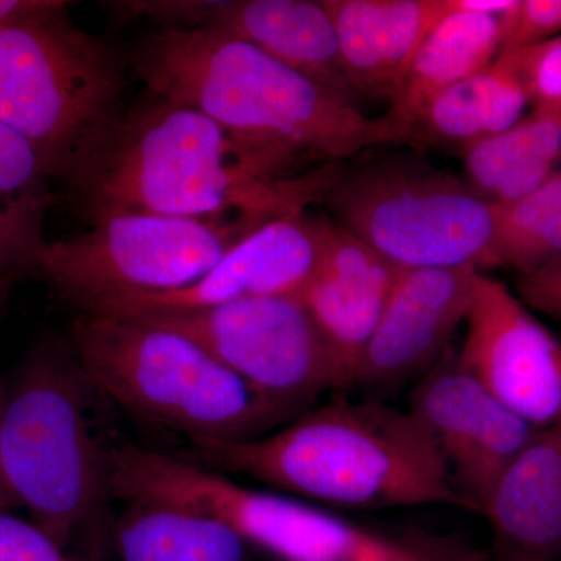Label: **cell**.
<instances>
[{"label": "cell", "mask_w": 561, "mask_h": 561, "mask_svg": "<svg viewBox=\"0 0 561 561\" xmlns=\"http://www.w3.org/2000/svg\"><path fill=\"white\" fill-rule=\"evenodd\" d=\"M300 162L149 94L124 110L65 190L88 224L117 214L268 221L327 201L342 162Z\"/></svg>", "instance_id": "cell-1"}, {"label": "cell", "mask_w": 561, "mask_h": 561, "mask_svg": "<svg viewBox=\"0 0 561 561\" xmlns=\"http://www.w3.org/2000/svg\"><path fill=\"white\" fill-rule=\"evenodd\" d=\"M127 58L149 94L201 111L301 165L412 142V128L389 113L365 116L353 99L213 28H158L136 41Z\"/></svg>", "instance_id": "cell-2"}, {"label": "cell", "mask_w": 561, "mask_h": 561, "mask_svg": "<svg viewBox=\"0 0 561 561\" xmlns=\"http://www.w3.org/2000/svg\"><path fill=\"white\" fill-rule=\"evenodd\" d=\"M192 445L210 470L335 507L453 505L474 512L454 486L430 431L409 409L378 401L335 400L272 434Z\"/></svg>", "instance_id": "cell-3"}, {"label": "cell", "mask_w": 561, "mask_h": 561, "mask_svg": "<svg viewBox=\"0 0 561 561\" xmlns=\"http://www.w3.org/2000/svg\"><path fill=\"white\" fill-rule=\"evenodd\" d=\"M66 2L0 28V122L62 186L119 121L127 54L77 27Z\"/></svg>", "instance_id": "cell-4"}, {"label": "cell", "mask_w": 561, "mask_h": 561, "mask_svg": "<svg viewBox=\"0 0 561 561\" xmlns=\"http://www.w3.org/2000/svg\"><path fill=\"white\" fill-rule=\"evenodd\" d=\"M70 337L99 393L191 442L250 440L287 420L208 351L168 328L79 313Z\"/></svg>", "instance_id": "cell-5"}, {"label": "cell", "mask_w": 561, "mask_h": 561, "mask_svg": "<svg viewBox=\"0 0 561 561\" xmlns=\"http://www.w3.org/2000/svg\"><path fill=\"white\" fill-rule=\"evenodd\" d=\"M94 390L76 357H41L0 416L3 485L62 549L108 496L110 443L91 421Z\"/></svg>", "instance_id": "cell-6"}, {"label": "cell", "mask_w": 561, "mask_h": 561, "mask_svg": "<svg viewBox=\"0 0 561 561\" xmlns=\"http://www.w3.org/2000/svg\"><path fill=\"white\" fill-rule=\"evenodd\" d=\"M335 224L401 268L496 267V206L413 157L346 171L327 197Z\"/></svg>", "instance_id": "cell-7"}, {"label": "cell", "mask_w": 561, "mask_h": 561, "mask_svg": "<svg viewBox=\"0 0 561 561\" xmlns=\"http://www.w3.org/2000/svg\"><path fill=\"white\" fill-rule=\"evenodd\" d=\"M262 224L117 214L47 243L35 272L84 312L113 298L184 289Z\"/></svg>", "instance_id": "cell-8"}, {"label": "cell", "mask_w": 561, "mask_h": 561, "mask_svg": "<svg viewBox=\"0 0 561 561\" xmlns=\"http://www.w3.org/2000/svg\"><path fill=\"white\" fill-rule=\"evenodd\" d=\"M131 320L191 339L287 420L311 411L323 391L337 389L330 348L301 297L251 298Z\"/></svg>", "instance_id": "cell-9"}, {"label": "cell", "mask_w": 561, "mask_h": 561, "mask_svg": "<svg viewBox=\"0 0 561 561\" xmlns=\"http://www.w3.org/2000/svg\"><path fill=\"white\" fill-rule=\"evenodd\" d=\"M457 364L535 430L561 419V342L501 280L479 275Z\"/></svg>", "instance_id": "cell-10"}, {"label": "cell", "mask_w": 561, "mask_h": 561, "mask_svg": "<svg viewBox=\"0 0 561 561\" xmlns=\"http://www.w3.org/2000/svg\"><path fill=\"white\" fill-rule=\"evenodd\" d=\"M321 256L319 219L308 213L265 221L184 289L113 298L81 313L147 319L203 311L251 298L301 297Z\"/></svg>", "instance_id": "cell-11"}, {"label": "cell", "mask_w": 561, "mask_h": 561, "mask_svg": "<svg viewBox=\"0 0 561 561\" xmlns=\"http://www.w3.org/2000/svg\"><path fill=\"white\" fill-rule=\"evenodd\" d=\"M180 504L224 523L284 561H431L300 502L247 489L213 470L191 471Z\"/></svg>", "instance_id": "cell-12"}, {"label": "cell", "mask_w": 561, "mask_h": 561, "mask_svg": "<svg viewBox=\"0 0 561 561\" xmlns=\"http://www.w3.org/2000/svg\"><path fill=\"white\" fill-rule=\"evenodd\" d=\"M409 412L430 431L454 486L476 513L538 431L446 354L412 390Z\"/></svg>", "instance_id": "cell-13"}, {"label": "cell", "mask_w": 561, "mask_h": 561, "mask_svg": "<svg viewBox=\"0 0 561 561\" xmlns=\"http://www.w3.org/2000/svg\"><path fill=\"white\" fill-rule=\"evenodd\" d=\"M472 267L404 268L362 356L354 386L387 387L432 370L467 319Z\"/></svg>", "instance_id": "cell-14"}, {"label": "cell", "mask_w": 561, "mask_h": 561, "mask_svg": "<svg viewBox=\"0 0 561 561\" xmlns=\"http://www.w3.org/2000/svg\"><path fill=\"white\" fill-rule=\"evenodd\" d=\"M319 271L301 298L334 362L337 389L354 386L362 356L404 268L328 217H319Z\"/></svg>", "instance_id": "cell-15"}, {"label": "cell", "mask_w": 561, "mask_h": 561, "mask_svg": "<svg viewBox=\"0 0 561 561\" xmlns=\"http://www.w3.org/2000/svg\"><path fill=\"white\" fill-rule=\"evenodd\" d=\"M186 28H213L356 101L330 11L313 0H190Z\"/></svg>", "instance_id": "cell-16"}, {"label": "cell", "mask_w": 561, "mask_h": 561, "mask_svg": "<svg viewBox=\"0 0 561 561\" xmlns=\"http://www.w3.org/2000/svg\"><path fill=\"white\" fill-rule=\"evenodd\" d=\"M354 94L393 101L432 28L451 0H323Z\"/></svg>", "instance_id": "cell-17"}, {"label": "cell", "mask_w": 561, "mask_h": 561, "mask_svg": "<svg viewBox=\"0 0 561 561\" xmlns=\"http://www.w3.org/2000/svg\"><path fill=\"white\" fill-rule=\"evenodd\" d=\"M481 515L502 561L561 559V419L505 468Z\"/></svg>", "instance_id": "cell-18"}, {"label": "cell", "mask_w": 561, "mask_h": 561, "mask_svg": "<svg viewBox=\"0 0 561 561\" xmlns=\"http://www.w3.org/2000/svg\"><path fill=\"white\" fill-rule=\"evenodd\" d=\"M500 38L496 14L453 9L416 50L390 103V116L411 127L413 133L416 122L438 94L496 61Z\"/></svg>", "instance_id": "cell-19"}, {"label": "cell", "mask_w": 561, "mask_h": 561, "mask_svg": "<svg viewBox=\"0 0 561 561\" xmlns=\"http://www.w3.org/2000/svg\"><path fill=\"white\" fill-rule=\"evenodd\" d=\"M461 154L465 180L472 190L493 205H511L559 172L561 122L534 111L508 130L472 144Z\"/></svg>", "instance_id": "cell-20"}, {"label": "cell", "mask_w": 561, "mask_h": 561, "mask_svg": "<svg viewBox=\"0 0 561 561\" xmlns=\"http://www.w3.org/2000/svg\"><path fill=\"white\" fill-rule=\"evenodd\" d=\"M526 90L504 61L438 94L413 128L412 140L463 151L508 130L529 105Z\"/></svg>", "instance_id": "cell-21"}, {"label": "cell", "mask_w": 561, "mask_h": 561, "mask_svg": "<svg viewBox=\"0 0 561 561\" xmlns=\"http://www.w3.org/2000/svg\"><path fill=\"white\" fill-rule=\"evenodd\" d=\"M117 524L122 561H243L245 540L209 516L161 504H127Z\"/></svg>", "instance_id": "cell-22"}, {"label": "cell", "mask_w": 561, "mask_h": 561, "mask_svg": "<svg viewBox=\"0 0 561 561\" xmlns=\"http://www.w3.org/2000/svg\"><path fill=\"white\" fill-rule=\"evenodd\" d=\"M494 206L496 267L523 275L561 256V172L522 201Z\"/></svg>", "instance_id": "cell-23"}, {"label": "cell", "mask_w": 561, "mask_h": 561, "mask_svg": "<svg viewBox=\"0 0 561 561\" xmlns=\"http://www.w3.org/2000/svg\"><path fill=\"white\" fill-rule=\"evenodd\" d=\"M497 58L522 81L535 111L561 122V35Z\"/></svg>", "instance_id": "cell-24"}, {"label": "cell", "mask_w": 561, "mask_h": 561, "mask_svg": "<svg viewBox=\"0 0 561 561\" xmlns=\"http://www.w3.org/2000/svg\"><path fill=\"white\" fill-rule=\"evenodd\" d=\"M500 55L537 46L561 35V0H513L500 16Z\"/></svg>", "instance_id": "cell-25"}, {"label": "cell", "mask_w": 561, "mask_h": 561, "mask_svg": "<svg viewBox=\"0 0 561 561\" xmlns=\"http://www.w3.org/2000/svg\"><path fill=\"white\" fill-rule=\"evenodd\" d=\"M0 561H81L72 559L32 522L0 511Z\"/></svg>", "instance_id": "cell-26"}, {"label": "cell", "mask_w": 561, "mask_h": 561, "mask_svg": "<svg viewBox=\"0 0 561 561\" xmlns=\"http://www.w3.org/2000/svg\"><path fill=\"white\" fill-rule=\"evenodd\" d=\"M516 290L527 308L561 321V256L518 275Z\"/></svg>", "instance_id": "cell-27"}, {"label": "cell", "mask_w": 561, "mask_h": 561, "mask_svg": "<svg viewBox=\"0 0 561 561\" xmlns=\"http://www.w3.org/2000/svg\"><path fill=\"white\" fill-rule=\"evenodd\" d=\"M54 3L51 0H0V28L36 16Z\"/></svg>", "instance_id": "cell-28"}, {"label": "cell", "mask_w": 561, "mask_h": 561, "mask_svg": "<svg viewBox=\"0 0 561 561\" xmlns=\"http://www.w3.org/2000/svg\"><path fill=\"white\" fill-rule=\"evenodd\" d=\"M11 502L13 501H11L9 491H7L5 485H3L2 476H0V511H3Z\"/></svg>", "instance_id": "cell-29"}, {"label": "cell", "mask_w": 561, "mask_h": 561, "mask_svg": "<svg viewBox=\"0 0 561 561\" xmlns=\"http://www.w3.org/2000/svg\"><path fill=\"white\" fill-rule=\"evenodd\" d=\"M10 280L11 278H0V300H2L3 295H5Z\"/></svg>", "instance_id": "cell-30"}]
</instances>
